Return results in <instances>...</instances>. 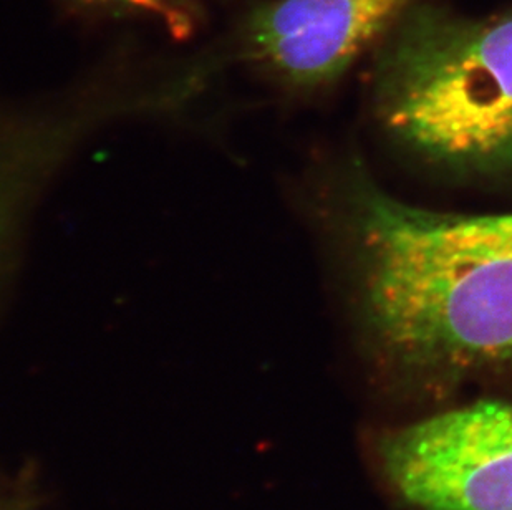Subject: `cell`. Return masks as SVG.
<instances>
[{"label":"cell","mask_w":512,"mask_h":510,"mask_svg":"<svg viewBox=\"0 0 512 510\" xmlns=\"http://www.w3.org/2000/svg\"><path fill=\"white\" fill-rule=\"evenodd\" d=\"M345 188L358 325L382 375L418 395L512 376V212L413 206L358 168Z\"/></svg>","instance_id":"6da1fadb"},{"label":"cell","mask_w":512,"mask_h":510,"mask_svg":"<svg viewBox=\"0 0 512 510\" xmlns=\"http://www.w3.org/2000/svg\"><path fill=\"white\" fill-rule=\"evenodd\" d=\"M375 110L400 145L469 174L512 168V10L484 19L408 7L387 34Z\"/></svg>","instance_id":"7a4b0ae2"},{"label":"cell","mask_w":512,"mask_h":510,"mask_svg":"<svg viewBox=\"0 0 512 510\" xmlns=\"http://www.w3.org/2000/svg\"><path fill=\"white\" fill-rule=\"evenodd\" d=\"M49 181V168L39 153L0 131V269L10 241Z\"/></svg>","instance_id":"5b68a950"},{"label":"cell","mask_w":512,"mask_h":510,"mask_svg":"<svg viewBox=\"0 0 512 510\" xmlns=\"http://www.w3.org/2000/svg\"><path fill=\"white\" fill-rule=\"evenodd\" d=\"M373 464L411 510H512V405L483 400L382 429Z\"/></svg>","instance_id":"3957f363"},{"label":"cell","mask_w":512,"mask_h":510,"mask_svg":"<svg viewBox=\"0 0 512 510\" xmlns=\"http://www.w3.org/2000/svg\"><path fill=\"white\" fill-rule=\"evenodd\" d=\"M110 7H121V9L141 10L150 14L161 15L165 19L174 22L181 17V7L186 0H93Z\"/></svg>","instance_id":"8992f818"},{"label":"cell","mask_w":512,"mask_h":510,"mask_svg":"<svg viewBox=\"0 0 512 510\" xmlns=\"http://www.w3.org/2000/svg\"><path fill=\"white\" fill-rule=\"evenodd\" d=\"M411 0H274L252 12L241 55L290 92H312L339 80L383 39Z\"/></svg>","instance_id":"277c9868"}]
</instances>
